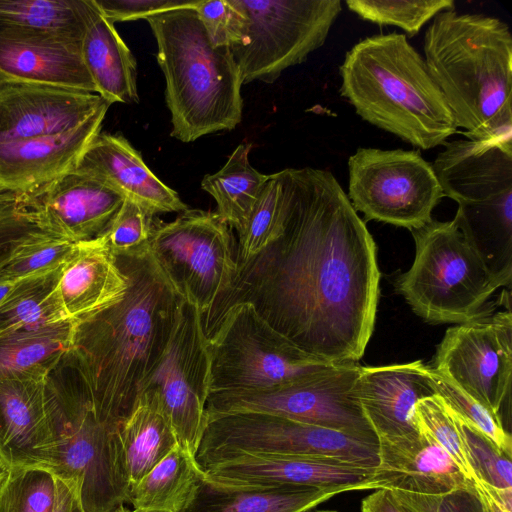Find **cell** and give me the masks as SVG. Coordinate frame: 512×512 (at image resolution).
Listing matches in <instances>:
<instances>
[{"label": "cell", "mask_w": 512, "mask_h": 512, "mask_svg": "<svg viewBox=\"0 0 512 512\" xmlns=\"http://www.w3.org/2000/svg\"><path fill=\"white\" fill-rule=\"evenodd\" d=\"M274 239L237 265L231 288L201 316L209 338L232 306L251 304L295 347L316 359L357 362L374 330L380 272L377 247L329 171L277 172Z\"/></svg>", "instance_id": "1"}, {"label": "cell", "mask_w": 512, "mask_h": 512, "mask_svg": "<svg viewBox=\"0 0 512 512\" xmlns=\"http://www.w3.org/2000/svg\"><path fill=\"white\" fill-rule=\"evenodd\" d=\"M116 259L128 282L124 296L75 323L65 359L100 415L121 424L162 359L184 300L147 248Z\"/></svg>", "instance_id": "2"}, {"label": "cell", "mask_w": 512, "mask_h": 512, "mask_svg": "<svg viewBox=\"0 0 512 512\" xmlns=\"http://www.w3.org/2000/svg\"><path fill=\"white\" fill-rule=\"evenodd\" d=\"M425 63L470 140L512 139V36L498 18L442 11L424 37Z\"/></svg>", "instance_id": "3"}, {"label": "cell", "mask_w": 512, "mask_h": 512, "mask_svg": "<svg viewBox=\"0 0 512 512\" xmlns=\"http://www.w3.org/2000/svg\"><path fill=\"white\" fill-rule=\"evenodd\" d=\"M339 71L340 92L356 113L411 145L431 149L457 131L443 94L405 34L359 41Z\"/></svg>", "instance_id": "4"}, {"label": "cell", "mask_w": 512, "mask_h": 512, "mask_svg": "<svg viewBox=\"0 0 512 512\" xmlns=\"http://www.w3.org/2000/svg\"><path fill=\"white\" fill-rule=\"evenodd\" d=\"M156 39L164 74L171 136L185 143L242 120L243 85L228 47H216L194 9L181 7L145 19Z\"/></svg>", "instance_id": "5"}, {"label": "cell", "mask_w": 512, "mask_h": 512, "mask_svg": "<svg viewBox=\"0 0 512 512\" xmlns=\"http://www.w3.org/2000/svg\"><path fill=\"white\" fill-rule=\"evenodd\" d=\"M45 386L54 446L51 473L76 493L85 512H114L127 505L130 486L120 445L122 424L100 415L65 356Z\"/></svg>", "instance_id": "6"}, {"label": "cell", "mask_w": 512, "mask_h": 512, "mask_svg": "<svg viewBox=\"0 0 512 512\" xmlns=\"http://www.w3.org/2000/svg\"><path fill=\"white\" fill-rule=\"evenodd\" d=\"M411 233L414 260L398 278L396 288L412 310L431 323L461 324L481 314L500 286L454 222L432 219Z\"/></svg>", "instance_id": "7"}, {"label": "cell", "mask_w": 512, "mask_h": 512, "mask_svg": "<svg viewBox=\"0 0 512 512\" xmlns=\"http://www.w3.org/2000/svg\"><path fill=\"white\" fill-rule=\"evenodd\" d=\"M208 353L209 394L270 389L335 364L299 350L249 303L227 310L208 338Z\"/></svg>", "instance_id": "8"}, {"label": "cell", "mask_w": 512, "mask_h": 512, "mask_svg": "<svg viewBox=\"0 0 512 512\" xmlns=\"http://www.w3.org/2000/svg\"><path fill=\"white\" fill-rule=\"evenodd\" d=\"M231 227L215 212L187 209L155 219L147 249L177 294L205 315L231 288L236 250Z\"/></svg>", "instance_id": "9"}, {"label": "cell", "mask_w": 512, "mask_h": 512, "mask_svg": "<svg viewBox=\"0 0 512 512\" xmlns=\"http://www.w3.org/2000/svg\"><path fill=\"white\" fill-rule=\"evenodd\" d=\"M245 18L230 48L243 84L273 83L321 47L341 12L340 0H231Z\"/></svg>", "instance_id": "10"}, {"label": "cell", "mask_w": 512, "mask_h": 512, "mask_svg": "<svg viewBox=\"0 0 512 512\" xmlns=\"http://www.w3.org/2000/svg\"><path fill=\"white\" fill-rule=\"evenodd\" d=\"M360 369L356 362H341L270 389L210 393L207 421L233 413H265L378 442L356 393Z\"/></svg>", "instance_id": "11"}, {"label": "cell", "mask_w": 512, "mask_h": 512, "mask_svg": "<svg viewBox=\"0 0 512 512\" xmlns=\"http://www.w3.org/2000/svg\"><path fill=\"white\" fill-rule=\"evenodd\" d=\"M234 451L328 458L372 468L379 463L378 442L341 431L265 413L209 419L196 456L199 465Z\"/></svg>", "instance_id": "12"}, {"label": "cell", "mask_w": 512, "mask_h": 512, "mask_svg": "<svg viewBox=\"0 0 512 512\" xmlns=\"http://www.w3.org/2000/svg\"><path fill=\"white\" fill-rule=\"evenodd\" d=\"M348 171L347 196L367 220L412 231L432 220L444 197L432 165L418 151L358 148Z\"/></svg>", "instance_id": "13"}, {"label": "cell", "mask_w": 512, "mask_h": 512, "mask_svg": "<svg viewBox=\"0 0 512 512\" xmlns=\"http://www.w3.org/2000/svg\"><path fill=\"white\" fill-rule=\"evenodd\" d=\"M431 367L502 422L503 412L510 415L511 406L510 308L494 315L482 312L469 321L448 328Z\"/></svg>", "instance_id": "14"}, {"label": "cell", "mask_w": 512, "mask_h": 512, "mask_svg": "<svg viewBox=\"0 0 512 512\" xmlns=\"http://www.w3.org/2000/svg\"><path fill=\"white\" fill-rule=\"evenodd\" d=\"M146 389L157 393L178 443L196 458L207 426L209 353L201 314L186 301L167 349L142 392Z\"/></svg>", "instance_id": "15"}, {"label": "cell", "mask_w": 512, "mask_h": 512, "mask_svg": "<svg viewBox=\"0 0 512 512\" xmlns=\"http://www.w3.org/2000/svg\"><path fill=\"white\" fill-rule=\"evenodd\" d=\"M201 468L205 482L224 487L293 486L339 493L378 489L376 467L328 458L234 451Z\"/></svg>", "instance_id": "16"}, {"label": "cell", "mask_w": 512, "mask_h": 512, "mask_svg": "<svg viewBox=\"0 0 512 512\" xmlns=\"http://www.w3.org/2000/svg\"><path fill=\"white\" fill-rule=\"evenodd\" d=\"M124 200L106 183L73 170L20 195L17 205L45 233L82 243L105 235Z\"/></svg>", "instance_id": "17"}, {"label": "cell", "mask_w": 512, "mask_h": 512, "mask_svg": "<svg viewBox=\"0 0 512 512\" xmlns=\"http://www.w3.org/2000/svg\"><path fill=\"white\" fill-rule=\"evenodd\" d=\"M110 103L96 93L37 84L0 86V142L58 134Z\"/></svg>", "instance_id": "18"}, {"label": "cell", "mask_w": 512, "mask_h": 512, "mask_svg": "<svg viewBox=\"0 0 512 512\" xmlns=\"http://www.w3.org/2000/svg\"><path fill=\"white\" fill-rule=\"evenodd\" d=\"M356 393L378 441L418 436L415 406L419 400L436 395L430 366L421 360L361 366Z\"/></svg>", "instance_id": "19"}, {"label": "cell", "mask_w": 512, "mask_h": 512, "mask_svg": "<svg viewBox=\"0 0 512 512\" xmlns=\"http://www.w3.org/2000/svg\"><path fill=\"white\" fill-rule=\"evenodd\" d=\"M81 41L31 31L0 30V86L37 84L96 93Z\"/></svg>", "instance_id": "20"}, {"label": "cell", "mask_w": 512, "mask_h": 512, "mask_svg": "<svg viewBox=\"0 0 512 512\" xmlns=\"http://www.w3.org/2000/svg\"><path fill=\"white\" fill-rule=\"evenodd\" d=\"M107 111L58 134L0 142V190L20 196L75 170Z\"/></svg>", "instance_id": "21"}, {"label": "cell", "mask_w": 512, "mask_h": 512, "mask_svg": "<svg viewBox=\"0 0 512 512\" xmlns=\"http://www.w3.org/2000/svg\"><path fill=\"white\" fill-rule=\"evenodd\" d=\"M46 379H0V458L8 469L52 470Z\"/></svg>", "instance_id": "22"}, {"label": "cell", "mask_w": 512, "mask_h": 512, "mask_svg": "<svg viewBox=\"0 0 512 512\" xmlns=\"http://www.w3.org/2000/svg\"><path fill=\"white\" fill-rule=\"evenodd\" d=\"M75 170L106 183L154 215L189 209L121 134L100 132L82 154Z\"/></svg>", "instance_id": "23"}, {"label": "cell", "mask_w": 512, "mask_h": 512, "mask_svg": "<svg viewBox=\"0 0 512 512\" xmlns=\"http://www.w3.org/2000/svg\"><path fill=\"white\" fill-rule=\"evenodd\" d=\"M378 489L394 496H441L470 483L451 457L419 432L413 438L378 441Z\"/></svg>", "instance_id": "24"}, {"label": "cell", "mask_w": 512, "mask_h": 512, "mask_svg": "<svg viewBox=\"0 0 512 512\" xmlns=\"http://www.w3.org/2000/svg\"><path fill=\"white\" fill-rule=\"evenodd\" d=\"M128 282L104 239L77 243L58 284L67 317L83 320L119 301Z\"/></svg>", "instance_id": "25"}, {"label": "cell", "mask_w": 512, "mask_h": 512, "mask_svg": "<svg viewBox=\"0 0 512 512\" xmlns=\"http://www.w3.org/2000/svg\"><path fill=\"white\" fill-rule=\"evenodd\" d=\"M84 1L85 30L80 50L96 94L110 104L137 103V69L132 52L94 1Z\"/></svg>", "instance_id": "26"}, {"label": "cell", "mask_w": 512, "mask_h": 512, "mask_svg": "<svg viewBox=\"0 0 512 512\" xmlns=\"http://www.w3.org/2000/svg\"><path fill=\"white\" fill-rule=\"evenodd\" d=\"M177 443L157 393L144 390L120 428L122 460L130 488Z\"/></svg>", "instance_id": "27"}, {"label": "cell", "mask_w": 512, "mask_h": 512, "mask_svg": "<svg viewBox=\"0 0 512 512\" xmlns=\"http://www.w3.org/2000/svg\"><path fill=\"white\" fill-rule=\"evenodd\" d=\"M339 492L309 487H224L203 482L185 512H307Z\"/></svg>", "instance_id": "28"}, {"label": "cell", "mask_w": 512, "mask_h": 512, "mask_svg": "<svg viewBox=\"0 0 512 512\" xmlns=\"http://www.w3.org/2000/svg\"><path fill=\"white\" fill-rule=\"evenodd\" d=\"M204 479L197 459L177 443L130 488L132 512H185Z\"/></svg>", "instance_id": "29"}, {"label": "cell", "mask_w": 512, "mask_h": 512, "mask_svg": "<svg viewBox=\"0 0 512 512\" xmlns=\"http://www.w3.org/2000/svg\"><path fill=\"white\" fill-rule=\"evenodd\" d=\"M76 321L0 335V379H46L70 349Z\"/></svg>", "instance_id": "30"}, {"label": "cell", "mask_w": 512, "mask_h": 512, "mask_svg": "<svg viewBox=\"0 0 512 512\" xmlns=\"http://www.w3.org/2000/svg\"><path fill=\"white\" fill-rule=\"evenodd\" d=\"M251 148V143H241L220 170L201 181V188L216 201V213L237 233L245 227L269 179L250 164Z\"/></svg>", "instance_id": "31"}, {"label": "cell", "mask_w": 512, "mask_h": 512, "mask_svg": "<svg viewBox=\"0 0 512 512\" xmlns=\"http://www.w3.org/2000/svg\"><path fill=\"white\" fill-rule=\"evenodd\" d=\"M63 265L19 281L0 306V335L69 320L58 291Z\"/></svg>", "instance_id": "32"}, {"label": "cell", "mask_w": 512, "mask_h": 512, "mask_svg": "<svg viewBox=\"0 0 512 512\" xmlns=\"http://www.w3.org/2000/svg\"><path fill=\"white\" fill-rule=\"evenodd\" d=\"M84 0H0V30L46 33L81 41Z\"/></svg>", "instance_id": "33"}, {"label": "cell", "mask_w": 512, "mask_h": 512, "mask_svg": "<svg viewBox=\"0 0 512 512\" xmlns=\"http://www.w3.org/2000/svg\"><path fill=\"white\" fill-rule=\"evenodd\" d=\"M414 422L418 431L437 443L451 457L464 477L477 486L478 480L456 418L442 399L434 395L419 400L415 406Z\"/></svg>", "instance_id": "34"}, {"label": "cell", "mask_w": 512, "mask_h": 512, "mask_svg": "<svg viewBox=\"0 0 512 512\" xmlns=\"http://www.w3.org/2000/svg\"><path fill=\"white\" fill-rule=\"evenodd\" d=\"M56 478L42 468H11L0 484V512H54Z\"/></svg>", "instance_id": "35"}, {"label": "cell", "mask_w": 512, "mask_h": 512, "mask_svg": "<svg viewBox=\"0 0 512 512\" xmlns=\"http://www.w3.org/2000/svg\"><path fill=\"white\" fill-rule=\"evenodd\" d=\"M346 5L360 18L379 25L400 27L410 37L438 13L455 9L452 0H347Z\"/></svg>", "instance_id": "36"}, {"label": "cell", "mask_w": 512, "mask_h": 512, "mask_svg": "<svg viewBox=\"0 0 512 512\" xmlns=\"http://www.w3.org/2000/svg\"><path fill=\"white\" fill-rule=\"evenodd\" d=\"M77 243L41 232L26 241L0 270V279L20 281L61 267Z\"/></svg>", "instance_id": "37"}, {"label": "cell", "mask_w": 512, "mask_h": 512, "mask_svg": "<svg viewBox=\"0 0 512 512\" xmlns=\"http://www.w3.org/2000/svg\"><path fill=\"white\" fill-rule=\"evenodd\" d=\"M436 395L456 415L473 424L484 433L503 453L512 456L511 434L504 428L499 417L466 394L448 378L430 366Z\"/></svg>", "instance_id": "38"}, {"label": "cell", "mask_w": 512, "mask_h": 512, "mask_svg": "<svg viewBox=\"0 0 512 512\" xmlns=\"http://www.w3.org/2000/svg\"><path fill=\"white\" fill-rule=\"evenodd\" d=\"M280 182L277 173L269 175L249 218L238 233L237 265L259 254L273 239L279 211Z\"/></svg>", "instance_id": "39"}, {"label": "cell", "mask_w": 512, "mask_h": 512, "mask_svg": "<svg viewBox=\"0 0 512 512\" xmlns=\"http://www.w3.org/2000/svg\"><path fill=\"white\" fill-rule=\"evenodd\" d=\"M453 413V412H452ZM464 439L469 460L478 480L497 489H512L511 457L503 453L473 424L453 413Z\"/></svg>", "instance_id": "40"}, {"label": "cell", "mask_w": 512, "mask_h": 512, "mask_svg": "<svg viewBox=\"0 0 512 512\" xmlns=\"http://www.w3.org/2000/svg\"><path fill=\"white\" fill-rule=\"evenodd\" d=\"M155 215L138 203L125 199L102 237L115 256L147 248Z\"/></svg>", "instance_id": "41"}, {"label": "cell", "mask_w": 512, "mask_h": 512, "mask_svg": "<svg viewBox=\"0 0 512 512\" xmlns=\"http://www.w3.org/2000/svg\"><path fill=\"white\" fill-rule=\"evenodd\" d=\"M194 9L214 46L232 48L241 44L245 18L231 0H198Z\"/></svg>", "instance_id": "42"}, {"label": "cell", "mask_w": 512, "mask_h": 512, "mask_svg": "<svg viewBox=\"0 0 512 512\" xmlns=\"http://www.w3.org/2000/svg\"><path fill=\"white\" fill-rule=\"evenodd\" d=\"M394 497L410 512H485L482 500L473 484L441 496Z\"/></svg>", "instance_id": "43"}, {"label": "cell", "mask_w": 512, "mask_h": 512, "mask_svg": "<svg viewBox=\"0 0 512 512\" xmlns=\"http://www.w3.org/2000/svg\"><path fill=\"white\" fill-rule=\"evenodd\" d=\"M111 23L146 19L168 10L194 7L198 0H93Z\"/></svg>", "instance_id": "44"}, {"label": "cell", "mask_w": 512, "mask_h": 512, "mask_svg": "<svg viewBox=\"0 0 512 512\" xmlns=\"http://www.w3.org/2000/svg\"><path fill=\"white\" fill-rule=\"evenodd\" d=\"M361 512H410L386 489H377L362 500Z\"/></svg>", "instance_id": "45"}, {"label": "cell", "mask_w": 512, "mask_h": 512, "mask_svg": "<svg viewBox=\"0 0 512 512\" xmlns=\"http://www.w3.org/2000/svg\"><path fill=\"white\" fill-rule=\"evenodd\" d=\"M54 512H85L76 493L57 478Z\"/></svg>", "instance_id": "46"}, {"label": "cell", "mask_w": 512, "mask_h": 512, "mask_svg": "<svg viewBox=\"0 0 512 512\" xmlns=\"http://www.w3.org/2000/svg\"><path fill=\"white\" fill-rule=\"evenodd\" d=\"M482 500L485 512H512V504L502 501L493 492L485 489H476Z\"/></svg>", "instance_id": "47"}, {"label": "cell", "mask_w": 512, "mask_h": 512, "mask_svg": "<svg viewBox=\"0 0 512 512\" xmlns=\"http://www.w3.org/2000/svg\"><path fill=\"white\" fill-rule=\"evenodd\" d=\"M18 283L19 281L0 279V306L9 297V295L12 293V291L15 289Z\"/></svg>", "instance_id": "48"}, {"label": "cell", "mask_w": 512, "mask_h": 512, "mask_svg": "<svg viewBox=\"0 0 512 512\" xmlns=\"http://www.w3.org/2000/svg\"><path fill=\"white\" fill-rule=\"evenodd\" d=\"M18 197L19 196L15 194L0 190V209L15 204L17 202Z\"/></svg>", "instance_id": "49"}, {"label": "cell", "mask_w": 512, "mask_h": 512, "mask_svg": "<svg viewBox=\"0 0 512 512\" xmlns=\"http://www.w3.org/2000/svg\"><path fill=\"white\" fill-rule=\"evenodd\" d=\"M7 473H8V468L6 467V465L3 463V461L0 458V484L5 479Z\"/></svg>", "instance_id": "50"}, {"label": "cell", "mask_w": 512, "mask_h": 512, "mask_svg": "<svg viewBox=\"0 0 512 512\" xmlns=\"http://www.w3.org/2000/svg\"><path fill=\"white\" fill-rule=\"evenodd\" d=\"M114 512H132V510L127 505H124V506H121L120 508H118Z\"/></svg>", "instance_id": "51"}, {"label": "cell", "mask_w": 512, "mask_h": 512, "mask_svg": "<svg viewBox=\"0 0 512 512\" xmlns=\"http://www.w3.org/2000/svg\"><path fill=\"white\" fill-rule=\"evenodd\" d=\"M307 512H339V511H335V510H310V511H307Z\"/></svg>", "instance_id": "52"}]
</instances>
